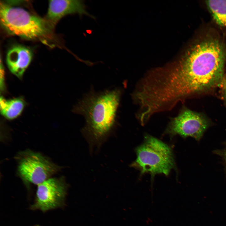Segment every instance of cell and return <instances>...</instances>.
<instances>
[{
  "instance_id": "8992f818",
  "label": "cell",
  "mask_w": 226,
  "mask_h": 226,
  "mask_svg": "<svg viewBox=\"0 0 226 226\" xmlns=\"http://www.w3.org/2000/svg\"><path fill=\"white\" fill-rule=\"evenodd\" d=\"M206 120L198 113L183 108L178 115L171 118L165 133L171 136L178 135L191 137L199 141L208 127Z\"/></svg>"
},
{
  "instance_id": "30bf717a",
  "label": "cell",
  "mask_w": 226,
  "mask_h": 226,
  "mask_svg": "<svg viewBox=\"0 0 226 226\" xmlns=\"http://www.w3.org/2000/svg\"><path fill=\"white\" fill-rule=\"evenodd\" d=\"M0 103L1 114L9 120L13 119L19 116L25 105L24 101L21 98L7 100L1 96Z\"/></svg>"
},
{
  "instance_id": "7a4b0ae2",
  "label": "cell",
  "mask_w": 226,
  "mask_h": 226,
  "mask_svg": "<svg viewBox=\"0 0 226 226\" xmlns=\"http://www.w3.org/2000/svg\"><path fill=\"white\" fill-rule=\"evenodd\" d=\"M121 94L118 88L100 92L92 90L74 107L73 112L85 119L81 132L91 151L100 149L115 129Z\"/></svg>"
},
{
  "instance_id": "4fadbf2b",
  "label": "cell",
  "mask_w": 226,
  "mask_h": 226,
  "mask_svg": "<svg viewBox=\"0 0 226 226\" xmlns=\"http://www.w3.org/2000/svg\"><path fill=\"white\" fill-rule=\"evenodd\" d=\"M222 156L226 165V148L223 151Z\"/></svg>"
},
{
  "instance_id": "52a82bcc",
  "label": "cell",
  "mask_w": 226,
  "mask_h": 226,
  "mask_svg": "<svg viewBox=\"0 0 226 226\" xmlns=\"http://www.w3.org/2000/svg\"><path fill=\"white\" fill-rule=\"evenodd\" d=\"M67 185L65 178H50L38 185L32 209L45 212L62 206L65 203Z\"/></svg>"
},
{
  "instance_id": "5b68a950",
  "label": "cell",
  "mask_w": 226,
  "mask_h": 226,
  "mask_svg": "<svg viewBox=\"0 0 226 226\" xmlns=\"http://www.w3.org/2000/svg\"><path fill=\"white\" fill-rule=\"evenodd\" d=\"M18 166L19 173L24 180L38 185L61 168L40 153L30 150L19 153Z\"/></svg>"
},
{
  "instance_id": "6da1fadb",
  "label": "cell",
  "mask_w": 226,
  "mask_h": 226,
  "mask_svg": "<svg viewBox=\"0 0 226 226\" xmlns=\"http://www.w3.org/2000/svg\"><path fill=\"white\" fill-rule=\"evenodd\" d=\"M225 58L223 46L216 39L196 44L176 64L151 73L148 82L153 99L169 111L195 93L217 85L222 79Z\"/></svg>"
},
{
  "instance_id": "5bb4252c",
  "label": "cell",
  "mask_w": 226,
  "mask_h": 226,
  "mask_svg": "<svg viewBox=\"0 0 226 226\" xmlns=\"http://www.w3.org/2000/svg\"><path fill=\"white\" fill-rule=\"evenodd\" d=\"M223 89L226 98V80L224 81L223 83Z\"/></svg>"
},
{
  "instance_id": "7c38bea8",
  "label": "cell",
  "mask_w": 226,
  "mask_h": 226,
  "mask_svg": "<svg viewBox=\"0 0 226 226\" xmlns=\"http://www.w3.org/2000/svg\"><path fill=\"white\" fill-rule=\"evenodd\" d=\"M4 70L3 63L2 62L1 57H0V83H1V88H3V89L4 76Z\"/></svg>"
},
{
  "instance_id": "8fae6325",
  "label": "cell",
  "mask_w": 226,
  "mask_h": 226,
  "mask_svg": "<svg viewBox=\"0 0 226 226\" xmlns=\"http://www.w3.org/2000/svg\"><path fill=\"white\" fill-rule=\"evenodd\" d=\"M206 3L216 23L226 27V0H208Z\"/></svg>"
},
{
  "instance_id": "9c48e42d",
  "label": "cell",
  "mask_w": 226,
  "mask_h": 226,
  "mask_svg": "<svg viewBox=\"0 0 226 226\" xmlns=\"http://www.w3.org/2000/svg\"><path fill=\"white\" fill-rule=\"evenodd\" d=\"M32 53L30 49L24 46L17 45L8 50L6 57L7 66L10 72L21 78L30 64Z\"/></svg>"
},
{
  "instance_id": "ba28073f",
  "label": "cell",
  "mask_w": 226,
  "mask_h": 226,
  "mask_svg": "<svg viewBox=\"0 0 226 226\" xmlns=\"http://www.w3.org/2000/svg\"><path fill=\"white\" fill-rule=\"evenodd\" d=\"M86 15L94 18L87 11L83 1L77 0H50L45 19L53 27L63 17L71 14Z\"/></svg>"
},
{
  "instance_id": "3957f363",
  "label": "cell",
  "mask_w": 226,
  "mask_h": 226,
  "mask_svg": "<svg viewBox=\"0 0 226 226\" xmlns=\"http://www.w3.org/2000/svg\"><path fill=\"white\" fill-rule=\"evenodd\" d=\"M0 20L3 28L12 35L42 40L50 38L52 35L53 26L45 19L1 2Z\"/></svg>"
},
{
  "instance_id": "9a60e30c",
  "label": "cell",
  "mask_w": 226,
  "mask_h": 226,
  "mask_svg": "<svg viewBox=\"0 0 226 226\" xmlns=\"http://www.w3.org/2000/svg\"><path fill=\"white\" fill-rule=\"evenodd\" d=\"M35 226H39L38 225H35Z\"/></svg>"
},
{
  "instance_id": "277c9868",
  "label": "cell",
  "mask_w": 226,
  "mask_h": 226,
  "mask_svg": "<svg viewBox=\"0 0 226 226\" xmlns=\"http://www.w3.org/2000/svg\"><path fill=\"white\" fill-rule=\"evenodd\" d=\"M137 158L131 165L141 174L152 176L162 174L168 175L175 166L172 151L166 144L150 135H146L144 141L136 149Z\"/></svg>"
}]
</instances>
